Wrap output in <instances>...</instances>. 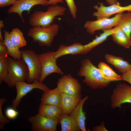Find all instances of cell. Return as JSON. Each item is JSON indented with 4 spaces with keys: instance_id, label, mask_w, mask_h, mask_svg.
<instances>
[{
    "instance_id": "1",
    "label": "cell",
    "mask_w": 131,
    "mask_h": 131,
    "mask_svg": "<svg viewBox=\"0 0 131 131\" xmlns=\"http://www.w3.org/2000/svg\"><path fill=\"white\" fill-rule=\"evenodd\" d=\"M78 75L83 77V82L92 90L106 87L110 82L104 78L98 68L88 58L82 61Z\"/></svg>"
},
{
    "instance_id": "2",
    "label": "cell",
    "mask_w": 131,
    "mask_h": 131,
    "mask_svg": "<svg viewBox=\"0 0 131 131\" xmlns=\"http://www.w3.org/2000/svg\"><path fill=\"white\" fill-rule=\"evenodd\" d=\"M66 10L64 7L56 5L49 6L46 11L36 10L31 15L29 20V24L32 27L48 26L52 24L57 16L65 15Z\"/></svg>"
},
{
    "instance_id": "3",
    "label": "cell",
    "mask_w": 131,
    "mask_h": 131,
    "mask_svg": "<svg viewBox=\"0 0 131 131\" xmlns=\"http://www.w3.org/2000/svg\"><path fill=\"white\" fill-rule=\"evenodd\" d=\"M8 73L3 81L9 87L15 86L18 82L27 81L28 76V69L22 58L15 59L8 57Z\"/></svg>"
},
{
    "instance_id": "4",
    "label": "cell",
    "mask_w": 131,
    "mask_h": 131,
    "mask_svg": "<svg viewBox=\"0 0 131 131\" xmlns=\"http://www.w3.org/2000/svg\"><path fill=\"white\" fill-rule=\"evenodd\" d=\"M59 25L52 24L46 27L34 26L30 28L28 32V36L41 46L50 47L52 44L54 37L58 32Z\"/></svg>"
},
{
    "instance_id": "5",
    "label": "cell",
    "mask_w": 131,
    "mask_h": 131,
    "mask_svg": "<svg viewBox=\"0 0 131 131\" xmlns=\"http://www.w3.org/2000/svg\"><path fill=\"white\" fill-rule=\"evenodd\" d=\"M20 52L21 58L26 64L28 69V76L26 81L28 83H32L35 80L39 81L42 68L38 54L32 50H21Z\"/></svg>"
},
{
    "instance_id": "6",
    "label": "cell",
    "mask_w": 131,
    "mask_h": 131,
    "mask_svg": "<svg viewBox=\"0 0 131 131\" xmlns=\"http://www.w3.org/2000/svg\"><path fill=\"white\" fill-rule=\"evenodd\" d=\"M55 51H49L38 54L41 66V71L39 82L43 83L46 77L53 73L62 75L63 73L57 65Z\"/></svg>"
},
{
    "instance_id": "7",
    "label": "cell",
    "mask_w": 131,
    "mask_h": 131,
    "mask_svg": "<svg viewBox=\"0 0 131 131\" xmlns=\"http://www.w3.org/2000/svg\"><path fill=\"white\" fill-rule=\"evenodd\" d=\"M123 13L116 14L111 18H103L93 21H87L84 24V28L87 32L93 34L98 30L108 29L118 25Z\"/></svg>"
},
{
    "instance_id": "8",
    "label": "cell",
    "mask_w": 131,
    "mask_h": 131,
    "mask_svg": "<svg viewBox=\"0 0 131 131\" xmlns=\"http://www.w3.org/2000/svg\"><path fill=\"white\" fill-rule=\"evenodd\" d=\"M110 98L112 109L120 108L123 103L131 104V86L125 83L118 84L113 90Z\"/></svg>"
},
{
    "instance_id": "9",
    "label": "cell",
    "mask_w": 131,
    "mask_h": 131,
    "mask_svg": "<svg viewBox=\"0 0 131 131\" xmlns=\"http://www.w3.org/2000/svg\"><path fill=\"white\" fill-rule=\"evenodd\" d=\"M16 90V98L12 102V107L15 109L19 105L21 99L27 93L35 89H37L44 91L49 89L46 85L35 80L32 83H27L25 81L17 82L15 86Z\"/></svg>"
},
{
    "instance_id": "10",
    "label": "cell",
    "mask_w": 131,
    "mask_h": 131,
    "mask_svg": "<svg viewBox=\"0 0 131 131\" xmlns=\"http://www.w3.org/2000/svg\"><path fill=\"white\" fill-rule=\"evenodd\" d=\"M57 87L61 92L74 96H82V87L78 80L70 74L64 75L58 79Z\"/></svg>"
},
{
    "instance_id": "11",
    "label": "cell",
    "mask_w": 131,
    "mask_h": 131,
    "mask_svg": "<svg viewBox=\"0 0 131 131\" xmlns=\"http://www.w3.org/2000/svg\"><path fill=\"white\" fill-rule=\"evenodd\" d=\"M28 121L33 131H56L58 121L53 120L38 113L30 117Z\"/></svg>"
},
{
    "instance_id": "12",
    "label": "cell",
    "mask_w": 131,
    "mask_h": 131,
    "mask_svg": "<svg viewBox=\"0 0 131 131\" xmlns=\"http://www.w3.org/2000/svg\"><path fill=\"white\" fill-rule=\"evenodd\" d=\"M48 0H17L16 2L9 8L7 10L8 14L17 13L21 19L22 22L24 23L25 21L22 15L23 11H27L29 14L30 9L33 6L40 5L45 6L48 5Z\"/></svg>"
},
{
    "instance_id": "13",
    "label": "cell",
    "mask_w": 131,
    "mask_h": 131,
    "mask_svg": "<svg viewBox=\"0 0 131 131\" xmlns=\"http://www.w3.org/2000/svg\"><path fill=\"white\" fill-rule=\"evenodd\" d=\"M99 6L94 5L93 8L97 10L92 15L97 17V19L103 18H109L114 14L128 11L131 12V4L125 6H121L120 5L114 4L108 6H105L101 2H98Z\"/></svg>"
},
{
    "instance_id": "14",
    "label": "cell",
    "mask_w": 131,
    "mask_h": 131,
    "mask_svg": "<svg viewBox=\"0 0 131 131\" xmlns=\"http://www.w3.org/2000/svg\"><path fill=\"white\" fill-rule=\"evenodd\" d=\"M61 108L63 115H70L81 99L82 96H74L61 92Z\"/></svg>"
},
{
    "instance_id": "15",
    "label": "cell",
    "mask_w": 131,
    "mask_h": 131,
    "mask_svg": "<svg viewBox=\"0 0 131 131\" xmlns=\"http://www.w3.org/2000/svg\"><path fill=\"white\" fill-rule=\"evenodd\" d=\"M88 98L89 96H87L81 99L70 115L78 124L82 131H86L85 124L86 118L83 111V106Z\"/></svg>"
},
{
    "instance_id": "16",
    "label": "cell",
    "mask_w": 131,
    "mask_h": 131,
    "mask_svg": "<svg viewBox=\"0 0 131 131\" xmlns=\"http://www.w3.org/2000/svg\"><path fill=\"white\" fill-rule=\"evenodd\" d=\"M38 113L58 121L63 115L60 107L42 103L40 105Z\"/></svg>"
},
{
    "instance_id": "17",
    "label": "cell",
    "mask_w": 131,
    "mask_h": 131,
    "mask_svg": "<svg viewBox=\"0 0 131 131\" xmlns=\"http://www.w3.org/2000/svg\"><path fill=\"white\" fill-rule=\"evenodd\" d=\"M41 99V103L61 107L62 96L58 88L49 89L43 91Z\"/></svg>"
},
{
    "instance_id": "18",
    "label": "cell",
    "mask_w": 131,
    "mask_h": 131,
    "mask_svg": "<svg viewBox=\"0 0 131 131\" xmlns=\"http://www.w3.org/2000/svg\"><path fill=\"white\" fill-rule=\"evenodd\" d=\"M116 26L111 29L102 30L103 32L99 36H97L92 41L84 45L83 49L79 54H86L94 48L105 41L108 37L111 35L116 31Z\"/></svg>"
},
{
    "instance_id": "19",
    "label": "cell",
    "mask_w": 131,
    "mask_h": 131,
    "mask_svg": "<svg viewBox=\"0 0 131 131\" xmlns=\"http://www.w3.org/2000/svg\"><path fill=\"white\" fill-rule=\"evenodd\" d=\"M105 58L108 63L113 65L122 74L131 69V64L121 57L107 54L105 55Z\"/></svg>"
},
{
    "instance_id": "20",
    "label": "cell",
    "mask_w": 131,
    "mask_h": 131,
    "mask_svg": "<svg viewBox=\"0 0 131 131\" xmlns=\"http://www.w3.org/2000/svg\"><path fill=\"white\" fill-rule=\"evenodd\" d=\"M84 45L79 43H75L70 45H60L57 51L55 56L57 59L65 55L71 54L72 55L79 54L83 50Z\"/></svg>"
},
{
    "instance_id": "21",
    "label": "cell",
    "mask_w": 131,
    "mask_h": 131,
    "mask_svg": "<svg viewBox=\"0 0 131 131\" xmlns=\"http://www.w3.org/2000/svg\"><path fill=\"white\" fill-rule=\"evenodd\" d=\"M116 31L111 36L113 40L116 44L127 49L131 46V38L128 36L118 26Z\"/></svg>"
},
{
    "instance_id": "22",
    "label": "cell",
    "mask_w": 131,
    "mask_h": 131,
    "mask_svg": "<svg viewBox=\"0 0 131 131\" xmlns=\"http://www.w3.org/2000/svg\"><path fill=\"white\" fill-rule=\"evenodd\" d=\"M62 131H80V128L74 120L70 115H63L58 121Z\"/></svg>"
},
{
    "instance_id": "23",
    "label": "cell",
    "mask_w": 131,
    "mask_h": 131,
    "mask_svg": "<svg viewBox=\"0 0 131 131\" xmlns=\"http://www.w3.org/2000/svg\"><path fill=\"white\" fill-rule=\"evenodd\" d=\"M98 67L103 77L106 80L110 82L121 80V76L118 74L106 63L100 62Z\"/></svg>"
},
{
    "instance_id": "24",
    "label": "cell",
    "mask_w": 131,
    "mask_h": 131,
    "mask_svg": "<svg viewBox=\"0 0 131 131\" xmlns=\"http://www.w3.org/2000/svg\"><path fill=\"white\" fill-rule=\"evenodd\" d=\"M9 33L8 31L4 30V39L3 42L7 48L8 54L14 59H21L20 50L12 43L9 37Z\"/></svg>"
},
{
    "instance_id": "25",
    "label": "cell",
    "mask_w": 131,
    "mask_h": 131,
    "mask_svg": "<svg viewBox=\"0 0 131 131\" xmlns=\"http://www.w3.org/2000/svg\"><path fill=\"white\" fill-rule=\"evenodd\" d=\"M9 38L13 44L19 48L26 45L27 42L23 33L17 28L13 29L9 34Z\"/></svg>"
},
{
    "instance_id": "26",
    "label": "cell",
    "mask_w": 131,
    "mask_h": 131,
    "mask_svg": "<svg viewBox=\"0 0 131 131\" xmlns=\"http://www.w3.org/2000/svg\"><path fill=\"white\" fill-rule=\"evenodd\" d=\"M131 38V12L123 13L118 25Z\"/></svg>"
},
{
    "instance_id": "27",
    "label": "cell",
    "mask_w": 131,
    "mask_h": 131,
    "mask_svg": "<svg viewBox=\"0 0 131 131\" xmlns=\"http://www.w3.org/2000/svg\"><path fill=\"white\" fill-rule=\"evenodd\" d=\"M8 56H0V84L6 77L8 73Z\"/></svg>"
},
{
    "instance_id": "28",
    "label": "cell",
    "mask_w": 131,
    "mask_h": 131,
    "mask_svg": "<svg viewBox=\"0 0 131 131\" xmlns=\"http://www.w3.org/2000/svg\"><path fill=\"white\" fill-rule=\"evenodd\" d=\"M7 99L2 97L0 99V129H4L5 128L4 125L6 123L10 122L9 120L3 115L2 111V106L7 101Z\"/></svg>"
},
{
    "instance_id": "29",
    "label": "cell",
    "mask_w": 131,
    "mask_h": 131,
    "mask_svg": "<svg viewBox=\"0 0 131 131\" xmlns=\"http://www.w3.org/2000/svg\"><path fill=\"white\" fill-rule=\"evenodd\" d=\"M66 3L71 15L74 19L77 18V8L74 0H65Z\"/></svg>"
},
{
    "instance_id": "30",
    "label": "cell",
    "mask_w": 131,
    "mask_h": 131,
    "mask_svg": "<svg viewBox=\"0 0 131 131\" xmlns=\"http://www.w3.org/2000/svg\"><path fill=\"white\" fill-rule=\"evenodd\" d=\"M5 114L9 119H13L16 118L18 114L17 111L13 107L7 108L5 111Z\"/></svg>"
},
{
    "instance_id": "31",
    "label": "cell",
    "mask_w": 131,
    "mask_h": 131,
    "mask_svg": "<svg viewBox=\"0 0 131 131\" xmlns=\"http://www.w3.org/2000/svg\"><path fill=\"white\" fill-rule=\"evenodd\" d=\"M121 76V80L126 81L131 85V69L123 74Z\"/></svg>"
},
{
    "instance_id": "32",
    "label": "cell",
    "mask_w": 131,
    "mask_h": 131,
    "mask_svg": "<svg viewBox=\"0 0 131 131\" xmlns=\"http://www.w3.org/2000/svg\"><path fill=\"white\" fill-rule=\"evenodd\" d=\"M8 54L7 48L3 42L0 41V56H8Z\"/></svg>"
},
{
    "instance_id": "33",
    "label": "cell",
    "mask_w": 131,
    "mask_h": 131,
    "mask_svg": "<svg viewBox=\"0 0 131 131\" xmlns=\"http://www.w3.org/2000/svg\"><path fill=\"white\" fill-rule=\"evenodd\" d=\"M17 0H0V7L3 8L13 5Z\"/></svg>"
},
{
    "instance_id": "34",
    "label": "cell",
    "mask_w": 131,
    "mask_h": 131,
    "mask_svg": "<svg viewBox=\"0 0 131 131\" xmlns=\"http://www.w3.org/2000/svg\"><path fill=\"white\" fill-rule=\"evenodd\" d=\"M92 131H107L103 123L99 125H97L93 127L92 128Z\"/></svg>"
},
{
    "instance_id": "35",
    "label": "cell",
    "mask_w": 131,
    "mask_h": 131,
    "mask_svg": "<svg viewBox=\"0 0 131 131\" xmlns=\"http://www.w3.org/2000/svg\"><path fill=\"white\" fill-rule=\"evenodd\" d=\"M63 0H48L47 2L48 5H55L58 3H63Z\"/></svg>"
},
{
    "instance_id": "36",
    "label": "cell",
    "mask_w": 131,
    "mask_h": 131,
    "mask_svg": "<svg viewBox=\"0 0 131 131\" xmlns=\"http://www.w3.org/2000/svg\"><path fill=\"white\" fill-rule=\"evenodd\" d=\"M106 0L110 5L114 4L120 5L118 1V0Z\"/></svg>"
},
{
    "instance_id": "37",
    "label": "cell",
    "mask_w": 131,
    "mask_h": 131,
    "mask_svg": "<svg viewBox=\"0 0 131 131\" xmlns=\"http://www.w3.org/2000/svg\"><path fill=\"white\" fill-rule=\"evenodd\" d=\"M4 25L3 21L1 20H0V28H2L4 26Z\"/></svg>"
},
{
    "instance_id": "38",
    "label": "cell",
    "mask_w": 131,
    "mask_h": 131,
    "mask_svg": "<svg viewBox=\"0 0 131 131\" xmlns=\"http://www.w3.org/2000/svg\"><path fill=\"white\" fill-rule=\"evenodd\" d=\"M1 28H0V41L3 42L4 41V39H3L1 32Z\"/></svg>"
},
{
    "instance_id": "39",
    "label": "cell",
    "mask_w": 131,
    "mask_h": 131,
    "mask_svg": "<svg viewBox=\"0 0 131 131\" xmlns=\"http://www.w3.org/2000/svg\"></svg>"
}]
</instances>
